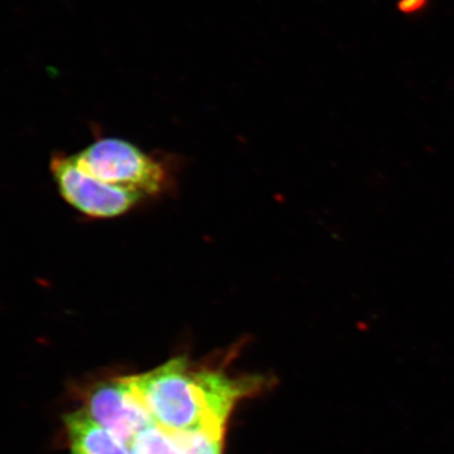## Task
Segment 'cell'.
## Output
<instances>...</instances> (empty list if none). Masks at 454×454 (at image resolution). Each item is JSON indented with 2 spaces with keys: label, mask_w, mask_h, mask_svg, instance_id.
Segmentation results:
<instances>
[{
  "label": "cell",
  "mask_w": 454,
  "mask_h": 454,
  "mask_svg": "<svg viewBox=\"0 0 454 454\" xmlns=\"http://www.w3.org/2000/svg\"><path fill=\"white\" fill-rule=\"evenodd\" d=\"M158 426L175 432L226 430L239 403L270 384L262 375L232 376L187 356L170 358L138 375L125 376Z\"/></svg>",
  "instance_id": "cell-1"
},
{
  "label": "cell",
  "mask_w": 454,
  "mask_h": 454,
  "mask_svg": "<svg viewBox=\"0 0 454 454\" xmlns=\"http://www.w3.org/2000/svg\"><path fill=\"white\" fill-rule=\"evenodd\" d=\"M128 450L130 454H181L176 433L158 424L142 430L131 441Z\"/></svg>",
  "instance_id": "cell-6"
},
{
  "label": "cell",
  "mask_w": 454,
  "mask_h": 454,
  "mask_svg": "<svg viewBox=\"0 0 454 454\" xmlns=\"http://www.w3.org/2000/svg\"><path fill=\"white\" fill-rule=\"evenodd\" d=\"M429 0H397L396 9L404 16H414L422 13L428 8Z\"/></svg>",
  "instance_id": "cell-8"
},
{
  "label": "cell",
  "mask_w": 454,
  "mask_h": 454,
  "mask_svg": "<svg viewBox=\"0 0 454 454\" xmlns=\"http://www.w3.org/2000/svg\"><path fill=\"white\" fill-rule=\"evenodd\" d=\"M82 399L83 411L127 447L142 430L157 424L125 376L92 385Z\"/></svg>",
  "instance_id": "cell-4"
},
{
  "label": "cell",
  "mask_w": 454,
  "mask_h": 454,
  "mask_svg": "<svg viewBox=\"0 0 454 454\" xmlns=\"http://www.w3.org/2000/svg\"><path fill=\"white\" fill-rule=\"evenodd\" d=\"M64 426L71 454H130L125 444L98 426L82 408L65 415Z\"/></svg>",
  "instance_id": "cell-5"
},
{
  "label": "cell",
  "mask_w": 454,
  "mask_h": 454,
  "mask_svg": "<svg viewBox=\"0 0 454 454\" xmlns=\"http://www.w3.org/2000/svg\"><path fill=\"white\" fill-rule=\"evenodd\" d=\"M51 170L65 201L90 219H116L146 201L137 193L92 177L77 164L74 155H56L51 162Z\"/></svg>",
  "instance_id": "cell-3"
},
{
  "label": "cell",
  "mask_w": 454,
  "mask_h": 454,
  "mask_svg": "<svg viewBox=\"0 0 454 454\" xmlns=\"http://www.w3.org/2000/svg\"><path fill=\"white\" fill-rule=\"evenodd\" d=\"M74 157L92 177L145 200L162 196L172 187L169 167L129 140L98 139Z\"/></svg>",
  "instance_id": "cell-2"
},
{
  "label": "cell",
  "mask_w": 454,
  "mask_h": 454,
  "mask_svg": "<svg viewBox=\"0 0 454 454\" xmlns=\"http://www.w3.org/2000/svg\"><path fill=\"white\" fill-rule=\"evenodd\" d=\"M175 433L181 454H223L226 430L205 429Z\"/></svg>",
  "instance_id": "cell-7"
}]
</instances>
